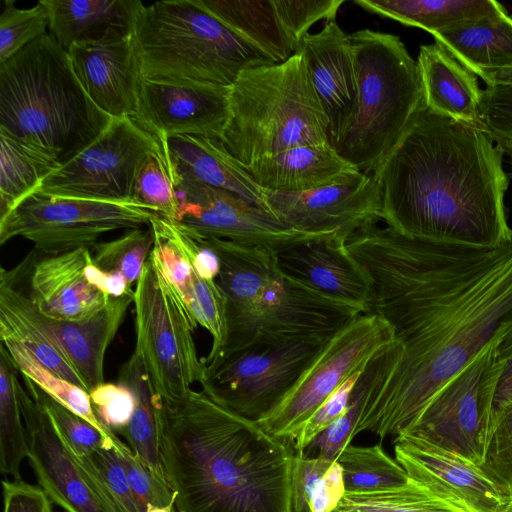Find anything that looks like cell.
Returning a JSON list of instances; mask_svg holds the SVG:
<instances>
[{
    "instance_id": "6da1fadb",
    "label": "cell",
    "mask_w": 512,
    "mask_h": 512,
    "mask_svg": "<svg viewBox=\"0 0 512 512\" xmlns=\"http://www.w3.org/2000/svg\"><path fill=\"white\" fill-rule=\"evenodd\" d=\"M345 244L371 280L369 312L391 326L402 348L354 437L367 431L395 438L512 318V241L498 247L433 242L371 224Z\"/></svg>"
},
{
    "instance_id": "7a4b0ae2",
    "label": "cell",
    "mask_w": 512,
    "mask_h": 512,
    "mask_svg": "<svg viewBox=\"0 0 512 512\" xmlns=\"http://www.w3.org/2000/svg\"><path fill=\"white\" fill-rule=\"evenodd\" d=\"M503 155L481 125L424 105L372 172L382 221L412 239L476 247L510 243Z\"/></svg>"
},
{
    "instance_id": "3957f363",
    "label": "cell",
    "mask_w": 512,
    "mask_h": 512,
    "mask_svg": "<svg viewBox=\"0 0 512 512\" xmlns=\"http://www.w3.org/2000/svg\"><path fill=\"white\" fill-rule=\"evenodd\" d=\"M158 426L175 512H291L292 441L270 435L202 389L158 397Z\"/></svg>"
},
{
    "instance_id": "277c9868",
    "label": "cell",
    "mask_w": 512,
    "mask_h": 512,
    "mask_svg": "<svg viewBox=\"0 0 512 512\" xmlns=\"http://www.w3.org/2000/svg\"><path fill=\"white\" fill-rule=\"evenodd\" d=\"M200 238L219 257L216 281L225 295L227 319L225 346L220 356L205 368L254 347L306 339L328 340L364 314L283 272L270 248Z\"/></svg>"
},
{
    "instance_id": "5b68a950",
    "label": "cell",
    "mask_w": 512,
    "mask_h": 512,
    "mask_svg": "<svg viewBox=\"0 0 512 512\" xmlns=\"http://www.w3.org/2000/svg\"><path fill=\"white\" fill-rule=\"evenodd\" d=\"M111 120L86 93L68 52L49 33L0 64V132L60 165Z\"/></svg>"
},
{
    "instance_id": "8992f818",
    "label": "cell",
    "mask_w": 512,
    "mask_h": 512,
    "mask_svg": "<svg viewBox=\"0 0 512 512\" xmlns=\"http://www.w3.org/2000/svg\"><path fill=\"white\" fill-rule=\"evenodd\" d=\"M357 81L353 112L332 147L372 174L425 105L417 61L400 37L361 29L349 34Z\"/></svg>"
},
{
    "instance_id": "52a82bcc",
    "label": "cell",
    "mask_w": 512,
    "mask_h": 512,
    "mask_svg": "<svg viewBox=\"0 0 512 512\" xmlns=\"http://www.w3.org/2000/svg\"><path fill=\"white\" fill-rule=\"evenodd\" d=\"M244 166L304 144L329 143V122L302 57L240 73L221 138Z\"/></svg>"
},
{
    "instance_id": "ba28073f",
    "label": "cell",
    "mask_w": 512,
    "mask_h": 512,
    "mask_svg": "<svg viewBox=\"0 0 512 512\" xmlns=\"http://www.w3.org/2000/svg\"><path fill=\"white\" fill-rule=\"evenodd\" d=\"M133 40L144 79L231 86L246 69L274 62L226 27L199 0L141 9Z\"/></svg>"
},
{
    "instance_id": "9c48e42d",
    "label": "cell",
    "mask_w": 512,
    "mask_h": 512,
    "mask_svg": "<svg viewBox=\"0 0 512 512\" xmlns=\"http://www.w3.org/2000/svg\"><path fill=\"white\" fill-rule=\"evenodd\" d=\"M136 344L155 393L162 399L186 395L201 383L205 365L193 338L196 329L149 256L134 290Z\"/></svg>"
},
{
    "instance_id": "30bf717a",
    "label": "cell",
    "mask_w": 512,
    "mask_h": 512,
    "mask_svg": "<svg viewBox=\"0 0 512 512\" xmlns=\"http://www.w3.org/2000/svg\"><path fill=\"white\" fill-rule=\"evenodd\" d=\"M503 369L494 336L444 383L404 433L480 466Z\"/></svg>"
},
{
    "instance_id": "8fae6325",
    "label": "cell",
    "mask_w": 512,
    "mask_h": 512,
    "mask_svg": "<svg viewBox=\"0 0 512 512\" xmlns=\"http://www.w3.org/2000/svg\"><path fill=\"white\" fill-rule=\"evenodd\" d=\"M157 215L135 201H98L32 193L0 218V244L21 237L48 255L90 249L103 234L148 226Z\"/></svg>"
},
{
    "instance_id": "7c38bea8",
    "label": "cell",
    "mask_w": 512,
    "mask_h": 512,
    "mask_svg": "<svg viewBox=\"0 0 512 512\" xmlns=\"http://www.w3.org/2000/svg\"><path fill=\"white\" fill-rule=\"evenodd\" d=\"M395 342L377 314H361L338 330L289 394L257 421L270 435L293 442L314 412L351 376Z\"/></svg>"
},
{
    "instance_id": "4fadbf2b",
    "label": "cell",
    "mask_w": 512,
    "mask_h": 512,
    "mask_svg": "<svg viewBox=\"0 0 512 512\" xmlns=\"http://www.w3.org/2000/svg\"><path fill=\"white\" fill-rule=\"evenodd\" d=\"M162 150L157 138L132 118H112L91 143L48 175L34 193L98 201H134L140 169L150 156Z\"/></svg>"
},
{
    "instance_id": "5bb4252c",
    "label": "cell",
    "mask_w": 512,
    "mask_h": 512,
    "mask_svg": "<svg viewBox=\"0 0 512 512\" xmlns=\"http://www.w3.org/2000/svg\"><path fill=\"white\" fill-rule=\"evenodd\" d=\"M328 340L306 339L237 352L205 368L200 385L218 403L257 422L289 394Z\"/></svg>"
},
{
    "instance_id": "9a60e30c",
    "label": "cell",
    "mask_w": 512,
    "mask_h": 512,
    "mask_svg": "<svg viewBox=\"0 0 512 512\" xmlns=\"http://www.w3.org/2000/svg\"><path fill=\"white\" fill-rule=\"evenodd\" d=\"M179 223L203 238L264 246L275 252L295 242L330 234L305 233L283 224L239 195L176 176Z\"/></svg>"
},
{
    "instance_id": "2e32d148",
    "label": "cell",
    "mask_w": 512,
    "mask_h": 512,
    "mask_svg": "<svg viewBox=\"0 0 512 512\" xmlns=\"http://www.w3.org/2000/svg\"><path fill=\"white\" fill-rule=\"evenodd\" d=\"M270 213L295 230L347 238L382 220V199L372 174L355 172L343 181L299 193L265 190Z\"/></svg>"
},
{
    "instance_id": "e0dca14e",
    "label": "cell",
    "mask_w": 512,
    "mask_h": 512,
    "mask_svg": "<svg viewBox=\"0 0 512 512\" xmlns=\"http://www.w3.org/2000/svg\"><path fill=\"white\" fill-rule=\"evenodd\" d=\"M230 114V86L142 79L133 120L165 142L177 136L220 139Z\"/></svg>"
},
{
    "instance_id": "ac0fdd59",
    "label": "cell",
    "mask_w": 512,
    "mask_h": 512,
    "mask_svg": "<svg viewBox=\"0 0 512 512\" xmlns=\"http://www.w3.org/2000/svg\"><path fill=\"white\" fill-rule=\"evenodd\" d=\"M395 459L408 476L468 512H503L510 501L483 469L421 438H394Z\"/></svg>"
},
{
    "instance_id": "d6986e66",
    "label": "cell",
    "mask_w": 512,
    "mask_h": 512,
    "mask_svg": "<svg viewBox=\"0 0 512 512\" xmlns=\"http://www.w3.org/2000/svg\"><path fill=\"white\" fill-rule=\"evenodd\" d=\"M28 461L38 485L64 512H115L82 473L43 409L20 383Z\"/></svg>"
},
{
    "instance_id": "ffe728a7",
    "label": "cell",
    "mask_w": 512,
    "mask_h": 512,
    "mask_svg": "<svg viewBox=\"0 0 512 512\" xmlns=\"http://www.w3.org/2000/svg\"><path fill=\"white\" fill-rule=\"evenodd\" d=\"M91 100L111 118L136 113L143 79L133 35L74 44L67 51Z\"/></svg>"
},
{
    "instance_id": "44dd1931",
    "label": "cell",
    "mask_w": 512,
    "mask_h": 512,
    "mask_svg": "<svg viewBox=\"0 0 512 512\" xmlns=\"http://www.w3.org/2000/svg\"><path fill=\"white\" fill-rule=\"evenodd\" d=\"M337 234L304 240L276 251L280 269L319 293L369 312L371 280Z\"/></svg>"
},
{
    "instance_id": "7402d4cb",
    "label": "cell",
    "mask_w": 512,
    "mask_h": 512,
    "mask_svg": "<svg viewBox=\"0 0 512 512\" xmlns=\"http://www.w3.org/2000/svg\"><path fill=\"white\" fill-rule=\"evenodd\" d=\"M329 122L330 144L335 142L355 107L357 81L349 34L326 22L317 33L306 34L297 50Z\"/></svg>"
},
{
    "instance_id": "603a6c76",
    "label": "cell",
    "mask_w": 512,
    "mask_h": 512,
    "mask_svg": "<svg viewBox=\"0 0 512 512\" xmlns=\"http://www.w3.org/2000/svg\"><path fill=\"white\" fill-rule=\"evenodd\" d=\"M89 248L47 255L30 267L29 297L44 316L63 321L80 320L106 304L109 296L85 276Z\"/></svg>"
},
{
    "instance_id": "cb8c5ba5",
    "label": "cell",
    "mask_w": 512,
    "mask_h": 512,
    "mask_svg": "<svg viewBox=\"0 0 512 512\" xmlns=\"http://www.w3.org/2000/svg\"><path fill=\"white\" fill-rule=\"evenodd\" d=\"M133 301L134 295L110 297L99 310L75 321L51 319L38 310L41 323L88 392L104 382L106 351Z\"/></svg>"
},
{
    "instance_id": "d4e9b609",
    "label": "cell",
    "mask_w": 512,
    "mask_h": 512,
    "mask_svg": "<svg viewBox=\"0 0 512 512\" xmlns=\"http://www.w3.org/2000/svg\"><path fill=\"white\" fill-rule=\"evenodd\" d=\"M165 145L175 176L233 192L270 213L265 190L220 139L177 136Z\"/></svg>"
},
{
    "instance_id": "484cf974",
    "label": "cell",
    "mask_w": 512,
    "mask_h": 512,
    "mask_svg": "<svg viewBox=\"0 0 512 512\" xmlns=\"http://www.w3.org/2000/svg\"><path fill=\"white\" fill-rule=\"evenodd\" d=\"M245 168L261 188L279 193H299L331 185L359 171L329 143L296 146Z\"/></svg>"
},
{
    "instance_id": "4316f807",
    "label": "cell",
    "mask_w": 512,
    "mask_h": 512,
    "mask_svg": "<svg viewBox=\"0 0 512 512\" xmlns=\"http://www.w3.org/2000/svg\"><path fill=\"white\" fill-rule=\"evenodd\" d=\"M49 15V34L66 51L74 44L133 35L140 0H40Z\"/></svg>"
},
{
    "instance_id": "83f0119b",
    "label": "cell",
    "mask_w": 512,
    "mask_h": 512,
    "mask_svg": "<svg viewBox=\"0 0 512 512\" xmlns=\"http://www.w3.org/2000/svg\"><path fill=\"white\" fill-rule=\"evenodd\" d=\"M417 64L429 109L457 121L480 125L483 89L473 72L436 43L420 46Z\"/></svg>"
},
{
    "instance_id": "f1b7e54d",
    "label": "cell",
    "mask_w": 512,
    "mask_h": 512,
    "mask_svg": "<svg viewBox=\"0 0 512 512\" xmlns=\"http://www.w3.org/2000/svg\"><path fill=\"white\" fill-rule=\"evenodd\" d=\"M0 339L23 345L45 368L85 389L82 380L41 323L38 309L28 293L21 292L3 268L0 274Z\"/></svg>"
},
{
    "instance_id": "f546056e",
    "label": "cell",
    "mask_w": 512,
    "mask_h": 512,
    "mask_svg": "<svg viewBox=\"0 0 512 512\" xmlns=\"http://www.w3.org/2000/svg\"><path fill=\"white\" fill-rule=\"evenodd\" d=\"M432 36L476 76L485 70L512 67V17L506 9Z\"/></svg>"
},
{
    "instance_id": "4dcf8cb0",
    "label": "cell",
    "mask_w": 512,
    "mask_h": 512,
    "mask_svg": "<svg viewBox=\"0 0 512 512\" xmlns=\"http://www.w3.org/2000/svg\"><path fill=\"white\" fill-rule=\"evenodd\" d=\"M226 27L274 63L296 51L286 35L273 0H199Z\"/></svg>"
},
{
    "instance_id": "1f68e13d",
    "label": "cell",
    "mask_w": 512,
    "mask_h": 512,
    "mask_svg": "<svg viewBox=\"0 0 512 512\" xmlns=\"http://www.w3.org/2000/svg\"><path fill=\"white\" fill-rule=\"evenodd\" d=\"M363 10L430 34L499 13L494 0H354Z\"/></svg>"
},
{
    "instance_id": "d6a6232c",
    "label": "cell",
    "mask_w": 512,
    "mask_h": 512,
    "mask_svg": "<svg viewBox=\"0 0 512 512\" xmlns=\"http://www.w3.org/2000/svg\"><path fill=\"white\" fill-rule=\"evenodd\" d=\"M117 382L129 387L136 399L131 420L120 435L152 473L168 484L159 453L158 396L134 352L121 366Z\"/></svg>"
},
{
    "instance_id": "836d02e7",
    "label": "cell",
    "mask_w": 512,
    "mask_h": 512,
    "mask_svg": "<svg viewBox=\"0 0 512 512\" xmlns=\"http://www.w3.org/2000/svg\"><path fill=\"white\" fill-rule=\"evenodd\" d=\"M59 166L50 155L0 132V218Z\"/></svg>"
},
{
    "instance_id": "e575fe53",
    "label": "cell",
    "mask_w": 512,
    "mask_h": 512,
    "mask_svg": "<svg viewBox=\"0 0 512 512\" xmlns=\"http://www.w3.org/2000/svg\"><path fill=\"white\" fill-rule=\"evenodd\" d=\"M20 372L6 347L0 345V472L21 479L28 442L19 399Z\"/></svg>"
},
{
    "instance_id": "d590c367",
    "label": "cell",
    "mask_w": 512,
    "mask_h": 512,
    "mask_svg": "<svg viewBox=\"0 0 512 512\" xmlns=\"http://www.w3.org/2000/svg\"><path fill=\"white\" fill-rule=\"evenodd\" d=\"M346 492H368L406 484L410 477L380 443L370 446L348 444L339 454Z\"/></svg>"
},
{
    "instance_id": "8d00e7d4",
    "label": "cell",
    "mask_w": 512,
    "mask_h": 512,
    "mask_svg": "<svg viewBox=\"0 0 512 512\" xmlns=\"http://www.w3.org/2000/svg\"><path fill=\"white\" fill-rule=\"evenodd\" d=\"M333 512H468L410 478L401 486L345 492Z\"/></svg>"
},
{
    "instance_id": "74e56055",
    "label": "cell",
    "mask_w": 512,
    "mask_h": 512,
    "mask_svg": "<svg viewBox=\"0 0 512 512\" xmlns=\"http://www.w3.org/2000/svg\"><path fill=\"white\" fill-rule=\"evenodd\" d=\"M23 377L31 380L43 392L61 405L85 419L102 433L111 435L98 420L89 392L45 368L23 345L12 340H1Z\"/></svg>"
},
{
    "instance_id": "f35d334b",
    "label": "cell",
    "mask_w": 512,
    "mask_h": 512,
    "mask_svg": "<svg viewBox=\"0 0 512 512\" xmlns=\"http://www.w3.org/2000/svg\"><path fill=\"white\" fill-rule=\"evenodd\" d=\"M110 437L90 455L69 454L82 473L115 512H144L128 483L125 470Z\"/></svg>"
},
{
    "instance_id": "ab89813d",
    "label": "cell",
    "mask_w": 512,
    "mask_h": 512,
    "mask_svg": "<svg viewBox=\"0 0 512 512\" xmlns=\"http://www.w3.org/2000/svg\"><path fill=\"white\" fill-rule=\"evenodd\" d=\"M153 246L154 234L148 226L129 229L116 239L98 242L90 251L98 268L119 273L132 285L139 280Z\"/></svg>"
},
{
    "instance_id": "60d3db41",
    "label": "cell",
    "mask_w": 512,
    "mask_h": 512,
    "mask_svg": "<svg viewBox=\"0 0 512 512\" xmlns=\"http://www.w3.org/2000/svg\"><path fill=\"white\" fill-rule=\"evenodd\" d=\"M161 145L163 150L150 156L139 171L135 183L134 201L168 220L177 222L179 202L175 188L174 166L165 142Z\"/></svg>"
},
{
    "instance_id": "b9f144b4",
    "label": "cell",
    "mask_w": 512,
    "mask_h": 512,
    "mask_svg": "<svg viewBox=\"0 0 512 512\" xmlns=\"http://www.w3.org/2000/svg\"><path fill=\"white\" fill-rule=\"evenodd\" d=\"M23 381L26 389L48 416L56 433L71 454L90 455L114 435L102 433L85 419L47 395L28 378L23 377Z\"/></svg>"
},
{
    "instance_id": "7bdbcfd3",
    "label": "cell",
    "mask_w": 512,
    "mask_h": 512,
    "mask_svg": "<svg viewBox=\"0 0 512 512\" xmlns=\"http://www.w3.org/2000/svg\"><path fill=\"white\" fill-rule=\"evenodd\" d=\"M483 471L512 499V398L494 407Z\"/></svg>"
},
{
    "instance_id": "ee69618b",
    "label": "cell",
    "mask_w": 512,
    "mask_h": 512,
    "mask_svg": "<svg viewBox=\"0 0 512 512\" xmlns=\"http://www.w3.org/2000/svg\"><path fill=\"white\" fill-rule=\"evenodd\" d=\"M49 15L39 0L35 6L21 9L14 0H5L0 15V64L47 34Z\"/></svg>"
},
{
    "instance_id": "f6af8a7d",
    "label": "cell",
    "mask_w": 512,
    "mask_h": 512,
    "mask_svg": "<svg viewBox=\"0 0 512 512\" xmlns=\"http://www.w3.org/2000/svg\"><path fill=\"white\" fill-rule=\"evenodd\" d=\"M113 446L125 470L130 488L144 512L148 504L166 506L175 502V495L170 486L152 473L118 435L113 438Z\"/></svg>"
},
{
    "instance_id": "bcb514c9",
    "label": "cell",
    "mask_w": 512,
    "mask_h": 512,
    "mask_svg": "<svg viewBox=\"0 0 512 512\" xmlns=\"http://www.w3.org/2000/svg\"><path fill=\"white\" fill-rule=\"evenodd\" d=\"M283 29L297 50L300 40L318 21H335L345 0H273ZM296 52V51H295Z\"/></svg>"
},
{
    "instance_id": "7dc6e473",
    "label": "cell",
    "mask_w": 512,
    "mask_h": 512,
    "mask_svg": "<svg viewBox=\"0 0 512 512\" xmlns=\"http://www.w3.org/2000/svg\"><path fill=\"white\" fill-rule=\"evenodd\" d=\"M93 410L105 429L116 435L128 426L136 399L126 385L103 382L89 392Z\"/></svg>"
},
{
    "instance_id": "c3c4849f",
    "label": "cell",
    "mask_w": 512,
    "mask_h": 512,
    "mask_svg": "<svg viewBox=\"0 0 512 512\" xmlns=\"http://www.w3.org/2000/svg\"><path fill=\"white\" fill-rule=\"evenodd\" d=\"M480 125L499 146L512 147V86L486 85Z\"/></svg>"
},
{
    "instance_id": "681fc988",
    "label": "cell",
    "mask_w": 512,
    "mask_h": 512,
    "mask_svg": "<svg viewBox=\"0 0 512 512\" xmlns=\"http://www.w3.org/2000/svg\"><path fill=\"white\" fill-rule=\"evenodd\" d=\"M362 371L345 381L306 421L293 440L296 452H303L319 433L345 413Z\"/></svg>"
},
{
    "instance_id": "f907efd6",
    "label": "cell",
    "mask_w": 512,
    "mask_h": 512,
    "mask_svg": "<svg viewBox=\"0 0 512 512\" xmlns=\"http://www.w3.org/2000/svg\"><path fill=\"white\" fill-rule=\"evenodd\" d=\"M333 462L319 456H308L304 452H295L291 472V512H311L313 491Z\"/></svg>"
},
{
    "instance_id": "816d5d0a",
    "label": "cell",
    "mask_w": 512,
    "mask_h": 512,
    "mask_svg": "<svg viewBox=\"0 0 512 512\" xmlns=\"http://www.w3.org/2000/svg\"><path fill=\"white\" fill-rule=\"evenodd\" d=\"M3 512H53L52 501L39 485L21 479H4Z\"/></svg>"
},
{
    "instance_id": "f5cc1de1",
    "label": "cell",
    "mask_w": 512,
    "mask_h": 512,
    "mask_svg": "<svg viewBox=\"0 0 512 512\" xmlns=\"http://www.w3.org/2000/svg\"><path fill=\"white\" fill-rule=\"evenodd\" d=\"M342 469L335 460L318 481L311 498V512H333L345 494Z\"/></svg>"
},
{
    "instance_id": "db71d44e",
    "label": "cell",
    "mask_w": 512,
    "mask_h": 512,
    "mask_svg": "<svg viewBox=\"0 0 512 512\" xmlns=\"http://www.w3.org/2000/svg\"><path fill=\"white\" fill-rule=\"evenodd\" d=\"M496 350L504 369L496 392L494 407L512 398V318L495 334Z\"/></svg>"
},
{
    "instance_id": "11a10c76",
    "label": "cell",
    "mask_w": 512,
    "mask_h": 512,
    "mask_svg": "<svg viewBox=\"0 0 512 512\" xmlns=\"http://www.w3.org/2000/svg\"><path fill=\"white\" fill-rule=\"evenodd\" d=\"M87 280L109 297L134 295L132 285L119 273H111L98 268L91 259L85 267Z\"/></svg>"
},
{
    "instance_id": "9f6ffc18",
    "label": "cell",
    "mask_w": 512,
    "mask_h": 512,
    "mask_svg": "<svg viewBox=\"0 0 512 512\" xmlns=\"http://www.w3.org/2000/svg\"><path fill=\"white\" fill-rule=\"evenodd\" d=\"M480 77L486 85L512 86V67L483 71Z\"/></svg>"
},
{
    "instance_id": "6f0895ef",
    "label": "cell",
    "mask_w": 512,
    "mask_h": 512,
    "mask_svg": "<svg viewBox=\"0 0 512 512\" xmlns=\"http://www.w3.org/2000/svg\"><path fill=\"white\" fill-rule=\"evenodd\" d=\"M145 512H175L174 503L166 506L148 504Z\"/></svg>"
},
{
    "instance_id": "680465c9",
    "label": "cell",
    "mask_w": 512,
    "mask_h": 512,
    "mask_svg": "<svg viewBox=\"0 0 512 512\" xmlns=\"http://www.w3.org/2000/svg\"><path fill=\"white\" fill-rule=\"evenodd\" d=\"M500 147L502 148L504 155L507 156L508 162L512 168V147H508V146H500ZM510 176L512 177V172L510 173Z\"/></svg>"
},
{
    "instance_id": "91938a15",
    "label": "cell",
    "mask_w": 512,
    "mask_h": 512,
    "mask_svg": "<svg viewBox=\"0 0 512 512\" xmlns=\"http://www.w3.org/2000/svg\"><path fill=\"white\" fill-rule=\"evenodd\" d=\"M503 512H512V499L508 502Z\"/></svg>"
},
{
    "instance_id": "94428289",
    "label": "cell",
    "mask_w": 512,
    "mask_h": 512,
    "mask_svg": "<svg viewBox=\"0 0 512 512\" xmlns=\"http://www.w3.org/2000/svg\"><path fill=\"white\" fill-rule=\"evenodd\" d=\"M511 399V398H510Z\"/></svg>"
}]
</instances>
